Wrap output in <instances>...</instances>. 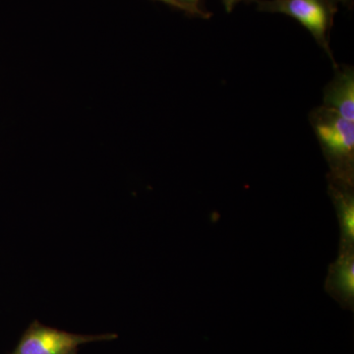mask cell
I'll return each instance as SVG.
<instances>
[{
  "instance_id": "6da1fadb",
  "label": "cell",
  "mask_w": 354,
  "mask_h": 354,
  "mask_svg": "<svg viewBox=\"0 0 354 354\" xmlns=\"http://www.w3.org/2000/svg\"><path fill=\"white\" fill-rule=\"evenodd\" d=\"M115 334L77 335L34 321L11 354H70L88 342L113 341Z\"/></svg>"
},
{
  "instance_id": "7a4b0ae2",
  "label": "cell",
  "mask_w": 354,
  "mask_h": 354,
  "mask_svg": "<svg viewBox=\"0 0 354 354\" xmlns=\"http://www.w3.org/2000/svg\"><path fill=\"white\" fill-rule=\"evenodd\" d=\"M266 10L286 14L301 23L319 41H325L328 12L321 0H274L262 4Z\"/></svg>"
},
{
  "instance_id": "3957f363",
  "label": "cell",
  "mask_w": 354,
  "mask_h": 354,
  "mask_svg": "<svg viewBox=\"0 0 354 354\" xmlns=\"http://www.w3.org/2000/svg\"><path fill=\"white\" fill-rule=\"evenodd\" d=\"M319 138L330 150L337 153H348L354 147V122L337 118L318 125Z\"/></svg>"
},
{
  "instance_id": "277c9868",
  "label": "cell",
  "mask_w": 354,
  "mask_h": 354,
  "mask_svg": "<svg viewBox=\"0 0 354 354\" xmlns=\"http://www.w3.org/2000/svg\"><path fill=\"white\" fill-rule=\"evenodd\" d=\"M330 104L334 106L339 118L354 122V82L353 77L342 79L335 88Z\"/></svg>"
},
{
  "instance_id": "5b68a950",
  "label": "cell",
  "mask_w": 354,
  "mask_h": 354,
  "mask_svg": "<svg viewBox=\"0 0 354 354\" xmlns=\"http://www.w3.org/2000/svg\"><path fill=\"white\" fill-rule=\"evenodd\" d=\"M172 7L192 14V15L201 16V17H209L208 14L203 12L199 8V0H171Z\"/></svg>"
},
{
  "instance_id": "8992f818",
  "label": "cell",
  "mask_w": 354,
  "mask_h": 354,
  "mask_svg": "<svg viewBox=\"0 0 354 354\" xmlns=\"http://www.w3.org/2000/svg\"><path fill=\"white\" fill-rule=\"evenodd\" d=\"M354 266L353 262H348L342 267L341 272V283L346 292H353L354 288Z\"/></svg>"
},
{
  "instance_id": "52a82bcc",
  "label": "cell",
  "mask_w": 354,
  "mask_h": 354,
  "mask_svg": "<svg viewBox=\"0 0 354 354\" xmlns=\"http://www.w3.org/2000/svg\"><path fill=\"white\" fill-rule=\"evenodd\" d=\"M344 223H346V230L349 236L353 237L354 234V209L353 206H348L344 214Z\"/></svg>"
},
{
  "instance_id": "ba28073f",
  "label": "cell",
  "mask_w": 354,
  "mask_h": 354,
  "mask_svg": "<svg viewBox=\"0 0 354 354\" xmlns=\"http://www.w3.org/2000/svg\"><path fill=\"white\" fill-rule=\"evenodd\" d=\"M158 1L165 2V3L169 4V6H172L171 0H158Z\"/></svg>"
},
{
  "instance_id": "9c48e42d",
  "label": "cell",
  "mask_w": 354,
  "mask_h": 354,
  "mask_svg": "<svg viewBox=\"0 0 354 354\" xmlns=\"http://www.w3.org/2000/svg\"><path fill=\"white\" fill-rule=\"evenodd\" d=\"M225 1H227L228 3H232V2L234 1V0H225Z\"/></svg>"
},
{
  "instance_id": "30bf717a",
  "label": "cell",
  "mask_w": 354,
  "mask_h": 354,
  "mask_svg": "<svg viewBox=\"0 0 354 354\" xmlns=\"http://www.w3.org/2000/svg\"><path fill=\"white\" fill-rule=\"evenodd\" d=\"M77 351H74V353H70V354H76Z\"/></svg>"
}]
</instances>
